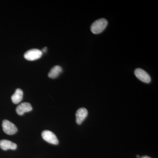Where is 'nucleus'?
<instances>
[{
    "instance_id": "nucleus-1",
    "label": "nucleus",
    "mask_w": 158,
    "mask_h": 158,
    "mask_svg": "<svg viewBox=\"0 0 158 158\" xmlns=\"http://www.w3.org/2000/svg\"><path fill=\"white\" fill-rule=\"evenodd\" d=\"M108 25V21L105 19L97 20L91 25L90 30L94 34H100L104 31Z\"/></svg>"
},
{
    "instance_id": "nucleus-2",
    "label": "nucleus",
    "mask_w": 158,
    "mask_h": 158,
    "mask_svg": "<svg viewBox=\"0 0 158 158\" xmlns=\"http://www.w3.org/2000/svg\"><path fill=\"white\" fill-rule=\"evenodd\" d=\"M43 52L37 49H32L26 52L24 54L25 59L29 61H34L41 58Z\"/></svg>"
},
{
    "instance_id": "nucleus-3",
    "label": "nucleus",
    "mask_w": 158,
    "mask_h": 158,
    "mask_svg": "<svg viewBox=\"0 0 158 158\" xmlns=\"http://www.w3.org/2000/svg\"><path fill=\"white\" fill-rule=\"evenodd\" d=\"M2 127L4 132L8 135H13L17 132L18 129L15 125L8 120H3Z\"/></svg>"
},
{
    "instance_id": "nucleus-4",
    "label": "nucleus",
    "mask_w": 158,
    "mask_h": 158,
    "mask_svg": "<svg viewBox=\"0 0 158 158\" xmlns=\"http://www.w3.org/2000/svg\"><path fill=\"white\" fill-rule=\"evenodd\" d=\"M42 137L44 140L50 144L56 145L59 144V140L56 136L51 131L48 130L43 131L42 133Z\"/></svg>"
},
{
    "instance_id": "nucleus-5",
    "label": "nucleus",
    "mask_w": 158,
    "mask_h": 158,
    "mask_svg": "<svg viewBox=\"0 0 158 158\" xmlns=\"http://www.w3.org/2000/svg\"><path fill=\"white\" fill-rule=\"evenodd\" d=\"M135 74L139 80L144 83H149L151 81V78L149 75L141 68L136 69L135 71Z\"/></svg>"
},
{
    "instance_id": "nucleus-6",
    "label": "nucleus",
    "mask_w": 158,
    "mask_h": 158,
    "mask_svg": "<svg viewBox=\"0 0 158 158\" xmlns=\"http://www.w3.org/2000/svg\"><path fill=\"white\" fill-rule=\"evenodd\" d=\"M32 109L33 108L31 104L28 102H23L17 106L16 112L18 115L22 116L24 113L31 112Z\"/></svg>"
},
{
    "instance_id": "nucleus-7",
    "label": "nucleus",
    "mask_w": 158,
    "mask_h": 158,
    "mask_svg": "<svg viewBox=\"0 0 158 158\" xmlns=\"http://www.w3.org/2000/svg\"><path fill=\"white\" fill-rule=\"evenodd\" d=\"M88 115V111L85 108L79 109L76 113V122L78 124H81Z\"/></svg>"
},
{
    "instance_id": "nucleus-8",
    "label": "nucleus",
    "mask_w": 158,
    "mask_h": 158,
    "mask_svg": "<svg viewBox=\"0 0 158 158\" xmlns=\"http://www.w3.org/2000/svg\"><path fill=\"white\" fill-rule=\"evenodd\" d=\"M17 144L14 142L7 140H2L0 141V148L3 150L11 149L15 150L17 148Z\"/></svg>"
},
{
    "instance_id": "nucleus-9",
    "label": "nucleus",
    "mask_w": 158,
    "mask_h": 158,
    "mask_svg": "<svg viewBox=\"0 0 158 158\" xmlns=\"http://www.w3.org/2000/svg\"><path fill=\"white\" fill-rule=\"evenodd\" d=\"M23 98V91L21 89H16L15 92L11 96V99L12 102L15 104L19 103L22 101Z\"/></svg>"
},
{
    "instance_id": "nucleus-10",
    "label": "nucleus",
    "mask_w": 158,
    "mask_h": 158,
    "mask_svg": "<svg viewBox=\"0 0 158 158\" xmlns=\"http://www.w3.org/2000/svg\"><path fill=\"white\" fill-rule=\"evenodd\" d=\"M62 69L61 66L56 65L51 69L48 73V77L51 78H56L62 72Z\"/></svg>"
},
{
    "instance_id": "nucleus-11",
    "label": "nucleus",
    "mask_w": 158,
    "mask_h": 158,
    "mask_svg": "<svg viewBox=\"0 0 158 158\" xmlns=\"http://www.w3.org/2000/svg\"><path fill=\"white\" fill-rule=\"evenodd\" d=\"M47 49V48L46 47L44 48L43 49V52H46Z\"/></svg>"
},
{
    "instance_id": "nucleus-12",
    "label": "nucleus",
    "mask_w": 158,
    "mask_h": 158,
    "mask_svg": "<svg viewBox=\"0 0 158 158\" xmlns=\"http://www.w3.org/2000/svg\"><path fill=\"white\" fill-rule=\"evenodd\" d=\"M141 158H151L150 157L148 156H144L142 157Z\"/></svg>"
},
{
    "instance_id": "nucleus-13",
    "label": "nucleus",
    "mask_w": 158,
    "mask_h": 158,
    "mask_svg": "<svg viewBox=\"0 0 158 158\" xmlns=\"http://www.w3.org/2000/svg\"><path fill=\"white\" fill-rule=\"evenodd\" d=\"M137 158H140V156H139V155H137Z\"/></svg>"
}]
</instances>
